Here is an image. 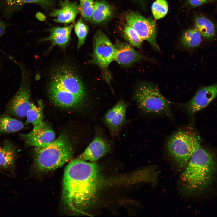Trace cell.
I'll list each match as a JSON object with an SVG mask.
<instances>
[{"label": "cell", "mask_w": 217, "mask_h": 217, "mask_svg": "<svg viewBox=\"0 0 217 217\" xmlns=\"http://www.w3.org/2000/svg\"><path fill=\"white\" fill-rule=\"evenodd\" d=\"M20 135L27 145L35 147L46 146L55 139L54 131L45 123L40 127L33 128L27 134H20Z\"/></svg>", "instance_id": "12"}, {"label": "cell", "mask_w": 217, "mask_h": 217, "mask_svg": "<svg viewBox=\"0 0 217 217\" xmlns=\"http://www.w3.org/2000/svg\"><path fill=\"white\" fill-rule=\"evenodd\" d=\"M31 104L29 89L22 84L8 103L6 114L20 118L25 117Z\"/></svg>", "instance_id": "11"}, {"label": "cell", "mask_w": 217, "mask_h": 217, "mask_svg": "<svg viewBox=\"0 0 217 217\" xmlns=\"http://www.w3.org/2000/svg\"><path fill=\"white\" fill-rule=\"evenodd\" d=\"M79 5L80 13L86 20L92 19L95 2L93 0H80Z\"/></svg>", "instance_id": "26"}, {"label": "cell", "mask_w": 217, "mask_h": 217, "mask_svg": "<svg viewBox=\"0 0 217 217\" xmlns=\"http://www.w3.org/2000/svg\"><path fill=\"white\" fill-rule=\"evenodd\" d=\"M102 180L99 166L79 159L66 167L63 180L62 196L68 207L82 213L97 199Z\"/></svg>", "instance_id": "1"}, {"label": "cell", "mask_w": 217, "mask_h": 217, "mask_svg": "<svg viewBox=\"0 0 217 217\" xmlns=\"http://www.w3.org/2000/svg\"><path fill=\"white\" fill-rule=\"evenodd\" d=\"M168 5L166 0H156L152 4L151 9L153 15L156 20L163 17L168 10Z\"/></svg>", "instance_id": "24"}, {"label": "cell", "mask_w": 217, "mask_h": 217, "mask_svg": "<svg viewBox=\"0 0 217 217\" xmlns=\"http://www.w3.org/2000/svg\"><path fill=\"white\" fill-rule=\"evenodd\" d=\"M0 172H2L0 170Z\"/></svg>", "instance_id": "30"}, {"label": "cell", "mask_w": 217, "mask_h": 217, "mask_svg": "<svg viewBox=\"0 0 217 217\" xmlns=\"http://www.w3.org/2000/svg\"><path fill=\"white\" fill-rule=\"evenodd\" d=\"M123 33L125 38L131 45L137 47H140L143 40L132 27L128 25L126 26Z\"/></svg>", "instance_id": "27"}, {"label": "cell", "mask_w": 217, "mask_h": 217, "mask_svg": "<svg viewBox=\"0 0 217 217\" xmlns=\"http://www.w3.org/2000/svg\"><path fill=\"white\" fill-rule=\"evenodd\" d=\"M72 148L66 135L61 134L47 146L35 147L34 165L42 172L53 171L63 166L71 157Z\"/></svg>", "instance_id": "3"}, {"label": "cell", "mask_w": 217, "mask_h": 217, "mask_svg": "<svg viewBox=\"0 0 217 217\" xmlns=\"http://www.w3.org/2000/svg\"><path fill=\"white\" fill-rule=\"evenodd\" d=\"M33 4L44 8H48L53 5L52 0H0V8L2 14L9 18L26 4Z\"/></svg>", "instance_id": "15"}, {"label": "cell", "mask_w": 217, "mask_h": 217, "mask_svg": "<svg viewBox=\"0 0 217 217\" xmlns=\"http://www.w3.org/2000/svg\"><path fill=\"white\" fill-rule=\"evenodd\" d=\"M93 41L92 61L102 69L107 70L110 64L115 60V46L108 37L99 30L95 34Z\"/></svg>", "instance_id": "7"}, {"label": "cell", "mask_w": 217, "mask_h": 217, "mask_svg": "<svg viewBox=\"0 0 217 217\" xmlns=\"http://www.w3.org/2000/svg\"><path fill=\"white\" fill-rule=\"evenodd\" d=\"M213 154L200 147L194 153L180 178L182 192L189 195L200 192L211 183L216 169Z\"/></svg>", "instance_id": "2"}, {"label": "cell", "mask_w": 217, "mask_h": 217, "mask_svg": "<svg viewBox=\"0 0 217 217\" xmlns=\"http://www.w3.org/2000/svg\"><path fill=\"white\" fill-rule=\"evenodd\" d=\"M127 25L132 27L143 40L148 42L154 49L159 50L156 40V30L154 21L134 12L126 16Z\"/></svg>", "instance_id": "8"}, {"label": "cell", "mask_w": 217, "mask_h": 217, "mask_svg": "<svg viewBox=\"0 0 217 217\" xmlns=\"http://www.w3.org/2000/svg\"><path fill=\"white\" fill-rule=\"evenodd\" d=\"M75 32L78 39L77 49H79L84 44L89 31L88 26L84 24L81 19H80L76 24Z\"/></svg>", "instance_id": "25"}, {"label": "cell", "mask_w": 217, "mask_h": 217, "mask_svg": "<svg viewBox=\"0 0 217 217\" xmlns=\"http://www.w3.org/2000/svg\"><path fill=\"white\" fill-rule=\"evenodd\" d=\"M112 9L111 6L102 1L95 2L92 19L96 23H99L107 19L111 15Z\"/></svg>", "instance_id": "21"}, {"label": "cell", "mask_w": 217, "mask_h": 217, "mask_svg": "<svg viewBox=\"0 0 217 217\" xmlns=\"http://www.w3.org/2000/svg\"><path fill=\"white\" fill-rule=\"evenodd\" d=\"M217 96V83L202 88L190 101L180 105L191 117L207 106Z\"/></svg>", "instance_id": "9"}, {"label": "cell", "mask_w": 217, "mask_h": 217, "mask_svg": "<svg viewBox=\"0 0 217 217\" xmlns=\"http://www.w3.org/2000/svg\"><path fill=\"white\" fill-rule=\"evenodd\" d=\"M60 8L53 9L49 15L55 17L53 20L56 23L64 24L74 23L77 15L80 13L79 5L69 0H61Z\"/></svg>", "instance_id": "14"}, {"label": "cell", "mask_w": 217, "mask_h": 217, "mask_svg": "<svg viewBox=\"0 0 217 217\" xmlns=\"http://www.w3.org/2000/svg\"><path fill=\"white\" fill-rule=\"evenodd\" d=\"M128 104L120 101L107 111L103 118L104 123L112 137L118 135L126 122Z\"/></svg>", "instance_id": "10"}, {"label": "cell", "mask_w": 217, "mask_h": 217, "mask_svg": "<svg viewBox=\"0 0 217 217\" xmlns=\"http://www.w3.org/2000/svg\"><path fill=\"white\" fill-rule=\"evenodd\" d=\"M134 99L139 109L144 115H165L171 118V105L173 102L160 93L158 87L150 83L140 85L136 90Z\"/></svg>", "instance_id": "5"}, {"label": "cell", "mask_w": 217, "mask_h": 217, "mask_svg": "<svg viewBox=\"0 0 217 217\" xmlns=\"http://www.w3.org/2000/svg\"><path fill=\"white\" fill-rule=\"evenodd\" d=\"M74 26V23L65 27H53L48 29L50 33L48 37L42 39L41 41H49L52 43L50 49L57 46L65 49L70 40L72 30Z\"/></svg>", "instance_id": "16"}, {"label": "cell", "mask_w": 217, "mask_h": 217, "mask_svg": "<svg viewBox=\"0 0 217 217\" xmlns=\"http://www.w3.org/2000/svg\"><path fill=\"white\" fill-rule=\"evenodd\" d=\"M166 148L178 168H185L195 151L200 147V139L190 128L180 129L168 139Z\"/></svg>", "instance_id": "4"}, {"label": "cell", "mask_w": 217, "mask_h": 217, "mask_svg": "<svg viewBox=\"0 0 217 217\" xmlns=\"http://www.w3.org/2000/svg\"><path fill=\"white\" fill-rule=\"evenodd\" d=\"M24 127L22 122L7 114L0 115V135L17 132Z\"/></svg>", "instance_id": "19"}, {"label": "cell", "mask_w": 217, "mask_h": 217, "mask_svg": "<svg viewBox=\"0 0 217 217\" xmlns=\"http://www.w3.org/2000/svg\"><path fill=\"white\" fill-rule=\"evenodd\" d=\"M110 149V145L107 140L102 135L97 134L78 159L94 162L108 153Z\"/></svg>", "instance_id": "13"}, {"label": "cell", "mask_w": 217, "mask_h": 217, "mask_svg": "<svg viewBox=\"0 0 217 217\" xmlns=\"http://www.w3.org/2000/svg\"><path fill=\"white\" fill-rule=\"evenodd\" d=\"M189 3L193 7H196L208 3L213 0H188Z\"/></svg>", "instance_id": "28"}, {"label": "cell", "mask_w": 217, "mask_h": 217, "mask_svg": "<svg viewBox=\"0 0 217 217\" xmlns=\"http://www.w3.org/2000/svg\"><path fill=\"white\" fill-rule=\"evenodd\" d=\"M43 106L41 101L38 102V105L36 106L32 103L30 108L26 117V123H31L35 129L42 126L44 122L43 118Z\"/></svg>", "instance_id": "20"}, {"label": "cell", "mask_w": 217, "mask_h": 217, "mask_svg": "<svg viewBox=\"0 0 217 217\" xmlns=\"http://www.w3.org/2000/svg\"><path fill=\"white\" fill-rule=\"evenodd\" d=\"M201 35L195 28L188 29L184 33L182 36L181 43L186 48L196 47L201 42Z\"/></svg>", "instance_id": "23"}, {"label": "cell", "mask_w": 217, "mask_h": 217, "mask_svg": "<svg viewBox=\"0 0 217 217\" xmlns=\"http://www.w3.org/2000/svg\"><path fill=\"white\" fill-rule=\"evenodd\" d=\"M115 47L116 54L114 60L121 65L127 66L143 58L142 55L126 43H118Z\"/></svg>", "instance_id": "18"}, {"label": "cell", "mask_w": 217, "mask_h": 217, "mask_svg": "<svg viewBox=\"0 0 217 217\" xmlns=\"http://www.w3.org/2000/svg\"><path fill=\"white\" fill-rule=\"evenodd\" d=\"M48 91L74 95L85 99L86 93L83 85L70 66L62 65L52 72Z\"/></svg>", "instance_id": "6"}, {"label": "cell", "mask_w": 217, "mask_h": 217, "mask_svg": "<svg viewBox=\"0 0 217 217\" xmlns=\"http://www.w3.org/2000/svg\"><path fill=\"white\" fill-rule=\"evenodd\" d=\"M6 28L5 23L0 20V38L4 34Z\"/></svg>", "instance_id": "29"}, {"label": "cell", "mask_w": 217, "mask_h": 217, "mask_svg": "<svg viewBox=\"0 0 217 217\" xmlns=\"http://www.w3.org/2000/svg\"><path fill=\"white\" fill-rule=\"evenodd\" d=\"M17 151L15 146L10 140H5L0 146V170L14 172L17 158Z\"/></svg>", "instance_id": "17"}, {"label": "cell", "mask_w": 217, "mask_h": 217, "mask_svg": "<svg viewBox=\"0 0 217 217\" xmlns=\"http://www.w3.org/2000/svg\"><path fill=\"white\" fill-rule=\"evenodd\" d=\"M195 28L205 37L210 39L215 35V26L207 18L203 16L198 17L195 20Z\"/></svg>", "instance_id": "22"}]
</instances>
